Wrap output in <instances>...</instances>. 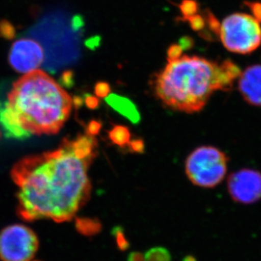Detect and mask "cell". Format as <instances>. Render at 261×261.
Masks as SVG:
<instances>
[{
    "label": "cell",
    "instance_id": "obj_1",
    "mask_svg": "<svg viewBox=\"0 0 261 261\" xmlns=\"http://www.w3.org/2000/svg\"><path fill=\"white\" fill-rule=\"evenodd\" d=\"M96 154V139L86 134L19 161L11 171L18 187V216L28 222L71 221L91 196L88 169Z\"/></svg>",
    "mask_w": 261,
    "mask_h": 261
},
{
    "label": "cell",
    "instance_id": "obj_2",
    "mask_svg": "<svg viewBox=\"0 0 261 261\" xmlns=\"http://www.w3.org/2000/svg\"><path fill=\"white\" fill-rule=\"evenodd\" d=\"M241 70L230 60L222 64L196 56L168 62L155 77V93L168 108L187 114L203 109L212 92L230 91Z\"/></svg>",
    "mask_w": 261,
    "mask_h": 261
},
{
    "label": "cell",
    "instance_id": "obj_3",
    "mask_svg": "<svg viewBox=\"0 0 261 261\" xmlns=\"http://www.w3.org/2000/svg\"><path fill=\"white\" fill-rule=\"evenodd\" d=\"M8 101L23 128L33 135H55L69 118L73 99L42 70L25 74L13 85Z\"/></svg>",
    "mask_w": 261,
    "mask_h": 261
},
{
    "label": "cell",
    "instance_id": "obj_4",
    "mask_svg": "<svg viewBox=\"0 0 261 261\" xmlns=\"http://www.w3.org/2000/svg\"><path fill=\"white\" fill-rule=\"evenodd\" d=\"M227 156L213 146H200L193 150L185 163L189 179L199 187L213 188L227 173Z\"/></svg>",
    "mask_w": 261,
    "mask_h": 261
},
{
    "label": "cell",
    "instance_id": "obj_5",
    "mask_svg": "<svg viewBox=\"0 0 261 261\" xmlns=\"http://www.w3.org/2000/svg\"><path fill=\"white\" fill-rule=\"evenodd\" d=\"M219 36L230 52L248 55L260 46L261 27L254 16L235 13L222 21Z\"/></svg>",
    "mask_w": 261,
    "mask_h": 261
},
{
    "label": "cell",
    "instance_id": "obj_6",
    "mask_svg": "<svg viewBox=\"0 0 261 261\" xmlns=\"http://www.w3.org/2000/svg\"><path fill=\"white\" fill-rule=\"evenodd\" d=\"M38 247L37 234L24 225H11L0 232L2 261H32Z\"/></svg>",
    "mask_w": 261,
    "mask_h": 261
},
{
    "label": "cell",
    "instance_id": "obj_7",
    "mask_svg": "<svg viewBox=\"0 0 261 261\" xmlns=\"http://www.w3.org/2000/svg\"><path fill=\"white\" fill-rule=\"evenodd\" d=\"M227 187L236 202H256L261 199V173L253 169H241L230 175Z\"/></svg>",
    "mask_w": 261,
    "mask_h": 261
},
{
    "label": "cell",
    "instance_id": "obj_8",
    "mask_svg": "<svg viewBox=\"0 0 261 261\" xmlns=\"http://www.w3.org/2000/svg\"><path fill=\"white\" fill-rule=\"evenodd\" d=\"M44 60V51L39 42L29 38L15 41L10 48L9 63L15 71L28 74L34 71Z\"/></svg>",
    "mask_w": 261,
    "mask_h": 261
},
{
    "label": "cell",
    "instance_id": "obj_9",
    "mask_svg": "<svg viewBox=\"0 0 261 261\" xmlns=\"http://www.w3.org/2000/svg\"><path fill=\"white\" fill-rule=\"evenodd\" d=\"M239 88L248 103L261 107V65L249 67L241 73Z\"/></svg>",
    "mask_w": 261,
    "mask_h": 261
},
{
    "label": "cell",
    "instance_id": "obj_10",
    "mask_svg": "<svg viewBox=\"0 0 261 261\" xmlns=\"http://www.w3.org/2000/svg\"><path fill=\"white\" fill-rule=\"evenodd\" d=\"M0 129L6 139L25 141L32 137V135L23 128L8 100L0 101Z\"/></svg>",
    "mask_w": 261,
    "mask_h": 261
},
{
    "label": "cell",
    "instance_id": "obj_11",
    "mask_svg": "<svg viewBox=\"0 0 261 261\" xmlns=\"http://www.w3.org/2000/svg\"><path fill=\"white\" fill-rule=\"evenodd\" d=\"M106 102L118 114L127 118L134 124L141 121V114L133 101L117 94L110 93L106 97Z\"/></svg>",
    "mask_w": 261,
    "mask_h": 261
},
{
    "label": "cell",
    "instance_id": "obj_12",
    "mask_svg": "<svg viewBox=\"0 0 261 261\" xmlns=\"http://www.w3.org/2000/svg\"><path fill=\"white\" fill-rule=\"evenodd\" d=\"M75 227L77 231L85 236H93L101 232V224L98 220L91 218H76Z\"/></svg>",
    "mask_w": 261,
    "mask_h": 261
},
{
    "label": "cell",
    "instance_id": "obj_13",
    "mask_svg": "<svg viewBox=\"0 0 261 261\" xmlns=\"http://www.w3.org/2000/svg\"><path fill=\"white\" fill-rule=\"evenodd\" d=\"M110 141L119 147H125L130 141V131L123 125H114L109 132Z\"/></svg>",
    "mask_w": 261,
    "mask_h": 261
},
{
    "label": "cell",
    "instance_id": "obj_14",
    "mask_svg": "<svg viewBox=\"0 0 261 261\" xmlns=\"http://www.w3.org/2000/svg\"><path fill=\"white\" fill-rule=\"evenodd\" d=\"M145 261H171V254L165 248L155 247L148 250Z\"/></svg>",
    "mask_w": 261,
    "mask_h": 261
},
{
    "label": "cell",
    "instance_id": "obj_15",
    "mask_svg": "<svg viewBox=\"0 0 261 261\" xmlns=\"http://www.w3.org/2000/svg\"><path fill=\"white\" fill-rule=\"evenodd\" d=\"M180 11L182 13V20L196 15L199 10V4L195 0H182L179 5Z\"/></svg>",
    "mask_w": 261,
    "mask_h": 261
},
{
    "label": "cell",
    "instance_id": "obj_16",
    "mask_svg": "<svg viewBox=\"0 0 261 261\" xmlns=\"http://www.w3.org/2000/svg\"><path fill=\"white\" fill-rule=\"evenodd\" d=\"M112 235L116 239L117 246L118 249H120L121 251H125L129 248V243L125 238L124 232H123V227L120 226L114 227L112 230Z\"/></svg>",
    "mask_w": 261,
    "mask_h": 261
},
{
    "label": "cell",
    "instance_id": "obj_17",
    "mask_svg": "<svg viewBox=\"0 0 261 261\" xmlns=\"http://www.w3.org/2000/svg\"><path fill=\"white\" fill-rule=\"evenodd\" d=\"M14 25L8 20H0V37L5 39H13L15 37Z\"/></svg>",
    "mask_w": 261,
    "mask_h": 261
},
{
    "label": "cell",
    "instance_id": "obj_18",
    "mask_svg": "<svg viewBox=\"0 0 261 261\" xmlns=\"http://www.w3.org/2000/svg\"><path fill=\"white\" fill-rule=\"evenodd\" d=\"M204 19H205V22L208 25L211 33H214V34L219 36L221 24L217 18L215 17V15L211 11H206Z\"/></svg>",
    "mask_w": 261,
    "mask_h": 261
},
{
    "label": "cell",
    "instance_id": "obj_19",
    "mask_svg": "<svg viewBox=\"0 0 261 261\" xmlns=\"http://www.w3.org/2000/svg\"><path fill=\"white\" fill-rule=\"evenodd\" d=\"M190 23V27L194 31L198 32H201V31L205 28L206 22H205V19L203 18L201 15H193L191 17L188 18L187 20Z\"/></svg>",
    "mask_w": 261,
    "mask_h": 261
},
{
    "label": "cell",
    "instance_id": "obj_20",
    "mask_svg": "<svg viewBox=\"0 0 261 261\" xmlns=\"http://www.w3.org/2000/svg\"><path fill=\"white\" fill-rule=\"evenodd\" d=\"M95 92L98 97H105L111 93V87L110 85L107 82H98L95 87Z\"/></svg>",
    "mask_w": 261,
    "mask_h": 261
},
{
    "label": "cell",
    "instance_id": "obj_21",
    "mask_svg": "<svg viewBox=\"0 0 261 261\" xmlns=\"http://www.w3.org/2000/svg\"><path fill=\"white\" fill-rule=\"evenodd\" d=\"M128 145L129 146L131 152L139 153V154L145 152V142L142 139H134L129 141Z\"/></svg>",
    "mask_w": 261,
    "mask_h": 261
},
{
    "label": "cell",
    "instance_id": "obj_22",
    "mask_svg": "<svg viewBox=\"0 0 261 261\" xmlns=\"http://www.w3.org/2000/svg\"><path fill=\"white\" fill-rule=\"evenodd\" d=\"M184 50L178 44H174L170 46L168 50V62L174 61L179 58L182 57V53Z\"/></svg>",
    "mask_w": 261,
    "mask_h": 261
},
{
    "label": "cell",
    "instance_id": "obj_23",
    "mask_svg": "<svg viewBox=\"0 0 261 261\" xmlns=\"http://www.w3.org/2000/svg\"><path fill=\"white\" fill-rule=\"evenodd\" d=\"M245 5L250 9L254 17L261 22V4L259 2H245Z\"/></svg>",
    "mask_w": 261,
    "mask_h": 261
},
{
    "label": "cell",
    "instance_id": "obj_24",
    "mask_svg": "<svg viewBox=\"0 0 261 261\" xmlns=\"http://www.w3.org/2000/svg\"><path fill=\"white\" fill-rule=\"evenodd\" d=\"M101 122L96 120L91 121L87 127V134L88 136H96L101 130Z\"/></svg>",
    "mask_w": 261,
    "mask_h": 261
},
{
    "label": "cell",
    "instance_id": "obj_25",
    "mask_svg": "<svg viewBox=\"0 0 261 261\" xmlns=\"http://www.w3.org/2000/svg\"><path fill=\"white\" fill-rule=\"evenodd\" d=\"M84 101L87 108L90 109H97L99 105H100V101H99L98 99L95 97V96H91V95H89V94H87L86 97H85Z\"/></svg>",
    "mask_w": 261,
    "mask_h": 261
},
{
    "label": "cell",
    "instance_id": "obj_26",
    "mask_svg": "<svg viewBox=\"0 0 261 261\" xmlns=\"http://www.w3.org/2000/svg\"><path fill=\"white\" fill-rule=\"evenodd\" d=\"M195 44L194 40L190 37H182L179 40V46L182 47V50H189L192 48L193 46Z\"/></svg>",
    "mask_w": 261,
    "mask_h": 261
},
{
    "label": "cell",
    "instance_id": "obj_27",
    "mask_svg": "<svg viewBox=\"0 0 261 261\" xmlns=\"http://www.w3.org/2000/svg\"><path fill=\"white\" fill-rule=\"evenodd\" d=\"M60 82H61L62 84L64 85V86H66V87H71L72 85H73V73L70 71L65 72V73L62 75Z\"/></svg>",
    "mask_w": 261,
    "mask_h": 261
},
{
    "label": "cell",
    "instance_id": "obj_28",
    "mask_svg": "<svg viewBox=\"0 0 261 261\" xmlns=\"http://www.w3.org/2000/svg\"><path fill=\"white\" fill-rule=\"evenodd\" d=\"M127 261H145V256L140 252H132L128 254Z\"/></svg>",
    "mask_w": 261,
    "mask_h": 261
},
{
    "label": "cell",
    "instance_id": "obj_29",
    "mask_svg": "<svg viewBox=\"0 0 261 261\" xmlns=\"http://www.w3.org/2000/svg\"><path fill=\"white\" fill-rule=\"evenodd\" d=\"M184 261H196V259H195V257L189 255V256L185 257V259H184Z\"/></svg>",
    "mask_w": 261,
    "mask_h": 261
},
{
    "label": "cell",
    "instance_id": "obj_30",
    "mask_svg": "<svg viewBox=\"0 0 261 261\" xmlns=\"http://www.w3.org/2000/svg\"><path fill=\"white\" fill-rule=\"evenodd\" d=\"M0 136H1V135H0Z\"/></svg>",
    "mask_w": 261,
    "mask_h": 261
}]
</instances>
